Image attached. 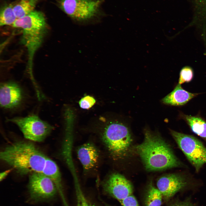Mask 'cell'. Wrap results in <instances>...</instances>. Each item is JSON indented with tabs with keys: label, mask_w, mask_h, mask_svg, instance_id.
<instances>
[{
	"label": "cell",
	"mask_w": 206,
	"mask_h": 206,
	"mask_svg": "<svg viewBox=\"0 0 206 206\" xmlns=\"http://www.w3.org/2000/svg\"><path fill=\"white\" fill-rule=\"evenodd\" d=\"M199 94L189 92L184 89L181 85L178 84L173 90L163 99L162 101L167 104L182 106Z\"/></svg>",
	"instance_id": "cell-13"
},
{
	"label": "cell",
	"mask_w": 206,
	"mask_h": 206,
	"mask_svg": "<svg viewBox=\"0 0 206 206\" xmlns=\"http://www.w3.org/2000/svg\"><path fill=\"white\" fill-rule=\"evenodd\" d=\"M170 206H194L189 201L187 200L184 201L176 203Z\"/></svg>",
	"instance_id": "cell-24"
},
{
	"label": "cell",
	"mask_w": 206,
	"mask_h": 206,
	"mask_svg": "<svg viewBox=\"0 0 206 206\" xmlns=\"http://www.w3.org/2000/svg\"><path fill=\"white\" fill-rule=\"evenodd\" d=\"M13 6L12 4L5 5L0 11V25H12L15 21L17 18L14 13Z\"/></svg>",
	"instance_id": "cell-18"
},
{
	"label": "cell",
	"mask_w": 206,
	"mask_h": 206,
	"mask_svg": "<svg viewBox=\"0 0 206 206\" xmlns=\"http://www.w3.org/2000/svg\"><path fill=\"white\" fill-rule=\"evenodd\" d=\"M183 116L192 131L206 139V122L199 116L186 115H184Z\"/></svg>",
	"instance_id": "cell-15"
},
{
	"label": "cell",
	"mask_w": 206,
	"mask_h": 206,
	"mask_svg": "<svg viewBox=\"0 0 206 206\" xmlns=\"http://www.w3.org/2000/svg\"><path fill=\"white\" fill-rule=\"evenodd\" d=\"M12 169H9L1 173L0 174V181H1L4 179L8 174L11 171Z\"/></svg>",
	"instance_id": "cell-25"
},
{
	"label": "cell",
	"mask_w": 206,
	"mask_h": 206,
	"mask_svg": "<svg viewBox=\"0 0 206 206\" xmlns=\"http://www.w3.org/2000/svg\"><path fill=\"white\" fill-rule=\"evenodd\" d=\"M183 177L176 174L166 175L160 178L157 183V188L164 199L167 200L187 184Z\"/></svg>",
	"instance_id": "cell-11"
},
{
	"label": "cell",
	"mask_w": 206,
	"mask_h": 206,
	"mask_svg": "<svg viewBox=\"0 0 206 206\" xmlns=\"http://www.w3.org/2000/svg\"><path fill=\"white\" fill-rule=\"evenodd\" d=\"M193 71L191 67L189 66L183 67L180 72L178 84L181 85L190 82L193 78Z\"/></svg>",
	"instance_id": "cell-19"
},
{
	"label": "cell",
	"mask_w": 206,
	"mask_h": 206,
	"mask_svg": "<svg viewBox=\"0 0 206 206\" xmlns=\"http://www.w3.org/2000/svg\"><path fill=\"white\" fill-rule=\"evenodd\" d=\"M197 11L203 14L206 13V0H196Z\"/></svg>",
	"instance_id": "cell-23"
},
{
	"label": "cell",
	"mask_w": 206,
	"mask_h": 206,
	"mask_svg": "<svg viewBox=\"0 0 206 206\" xmlns=\"http://www.w3.org/2000/svg\"><path fill=\"white\" fill-rule=\"evenodd\" d=\"M103 0H59L60 8L80 24L92 23L99 19Z\"/></svg>",
	"instance_id": "cell-4"
},
{
	"label": "cell",
	"mask_w": 206,
	"mask_h": 206,
	"mask_svg": "<svg viewBox=\"0 0 206 206\" xmlns=\"http://www.w3.org/2000/svg\"><path fill=\"white\" fill-rule=\"evenodd\" d=\"M25 98L24 90L17 83L9 81L1 84L0 103L3 108L9 110L17 109L22 105Z\"/></svg>",
	"instance_id": "cell-9"
},
{
	"label": "cell",
	"mask_w": 206,
	"mask_h": 206,
	"mask_svg": "<svg viewBox=\"0 0 206 206\" xmlns=\"http://www.w3.org/2000/svg\"><path fill=\"white\" fill-rule=\"evenodd\" d=\"M42 173L51 179L58 190L63 195L61 174L56 163L47 157Z\"/></svg>",
	"instance_id": "cell-14"
},
{
	"label": "cell",
	"mask_w": 206,
	"mask_h": 206,
	"mask_svg": "<svg viewBox=\"0 0 206 206\" xmlns=\"http://www.w3.org/2000/svg\"><path fill=\"white\" fill-rule=\"evenodd\" d=\"M47 157L33 143L14 142L0 152V158L21 175L42 173Z\"/></svg>",
	"instance_id": "cell-1"
},
{
	"label": "cell",
	"mask_w": 206,
	"mask_h": 206,
	"mask_svg": "<svg viewBox=\"0 0 206 206\" xmlns=\"http://www.w3.org/2000/svg\"><path fill=\"white\" fill-rule=\"evenodd\" d=\"M28 187L30 197L35 201L52 198L58 190L51 179L40 172L33 173L29 175Z\"/></svg>",
	"instance_id": "cell-8"
},
{
	"label": "cell",
	"mask_w": 206,
	"mask_h": 206,
	"mask_svg": "<svg viewBox=\"0 0 206 206\" xmlns=\"http://www.w3.org/2000/svg\"><path fill=\"white\" fill-rule=\"evenodd\" d=\"M95 103L96 100L93 97L87 96L82 98L79 103L81 108L88 109L92 107Z\"/></svg>",
	"instance_id": "cell-21"
},
{
	"label": "cell",
	"mask_w": 206,
	"mask_h": 206,
	"mask_svg": "<svg viewBox=\"0 0 206 206\" xmlns=\"http://www.w3.org/2000/svg\"><path fill=\"white\" fill-rule=\"evenodd\" d=\"M77 198V206H94L86 199L84 195L78 182L75 183Z\"/></svg>",
	"instance_id": "cell-20"
},
{
	"label": "cell",
	"mask_w": 206,
	"mask_h": 206,
	"mask_svg": "<svg viewBox=\"0 0 206 206\" xmlns=\"http://www.w3.org/2000/svg\"><path fill=\"white\" fill-rule=\"evenodd\" d=\"M7 120L16 124L25 138L35 142L43 141L54 128L52 126L35 115L15 117Z\"/></svg>",
	"instance_id": "cell-7"
},
{
	"label": "cell",
	"mask_w": 206,
	"mask_h": 206,
	"mask_svg": "<svg viewBox=\"0 0 206 206\" xmlns=\"http://www.w3.org/2000/svg\"><path fill=\"white\" fill-rule=\"evenodd\" d=\"M146 169L161 171L181 164L169 145L158 134L146 129L143 142L136 147Z\"/></svg>",
	"instance_id": "cell-2"
},
{
	"label": "cell",
	"mask_w": 206,
	"mask_h": 206,
	"mask_svg": "<svg viewBox=\"0 0 206 206\" xmlns=\"http://www.w3.org/2000/svg\"><path fill=\"white\" fill-rule=\"evenodd\" d=\"M121 206H139L136 198L130 195L120 202Z\"/></svg>",
	"instance_id": "cell-22"
},
{
	"label": "cell",
	"mask_w": 206,
	"mask_h": 206,
	"mask_svg": "<svg viewBox=\"0 0 206 206\" xmlns=\"http://www.w3.org/2000/svg\"><path fill=\"white\" fill-rule=\"evenodd\" d=\"M38 0H20L13 6L17 19L21 18L34 11Z\"/></svg>",
	"instance_id": "cell-16"
},
{
	"label": "cell",
	"mask_w": 206,
	"mask_h": 206,
	"mask_svg": "<svg viewBox=\"0 0 206 206\" xmlns=\"http://www.w3.org/2000/svg\"><path fill=\"white\" fill-rule=\"evenodd\" d=\"M104 191L120 202L132 195L133 187L131 182L123 175L117 173L110 175L103 184Z\"/></svg>",
	"instance_id": "cell-10"
},
{
	"label": "cell",
	"mask_w": 206,
	"mask_h": 206,
	"mask_svg": "<svg viewBox=\"0 0 206 206\" xmlns=\"http://www.w3.org/2000/svg\"><path fill=\"white\" fill-rule=\"evenodd\" d=\"M163 197L160 191L150 183L145 195V206H161Z\"/></svg>",
	"instance_id": "cell-17"
},
{
	"label": "cell",
	"mask_w": 206,
	"mask_h": 206,
	"mask_svg": "<svg viewBox=\"0 0 206 206\" xmlns=\"http://www.w3.org/2000/svg\"><path fill=\"white\" fill-rule=\"evenodd\" d=\"M102 138L110 154L114 158H119L124 154L132 140L128 128L117 122H112L106 126Z\"/></svg>",
	"instance_id": "cell-5"
},
{
	"label": "cell",
	"mask_w": 206,
	"mask_h": 206,
	"mask_svg": "<svg viewBox=\"0 0 206 206\" xmlns=\"http://www.w3.org/2000/svg\"><path fill=\"white\" fill-rule=\"evenodd\" d=\"M78 158L85 171L93 168L98 162L99 153L96 147L90 142L79 147L77 150Z\"/></svg>",
	"instance_id": "cell-12"
},
{
	"label": "cell",
	"mask_w": 206,
	"mask_h": 206,
	"mask_svg": "<svg viewBox=\"0 0 206 206\" xmlns=\"http://www.w3.org/2000/svg\"><path fill=\"white\" fill-rule=\"evenodd\" d=\"M171 133L179 147L198 172L206 164V148L195 137L173 130Z\"/></svg>",
	"instance_id": "cell-6"
},
{
	"label": "cell",
	"mask_w": 206,
	"mask_h": 206,
	"mask_svg": "<svg viewBox=\"0 0 206 206\" xmlns=\"http://www.w3.org/2000/svg\"><path fill=\"white\" fill-rule=\"evenodd\" d=\"M12 25L22 29L21 42L27 50L28 70L31 79L33 80L32 67L34 56L41 46L47 31L45 16L42 12L34 10L22 17L17 19Z\"/></svg>",
	"instance_id": "cell-3"
}]
</instances>
